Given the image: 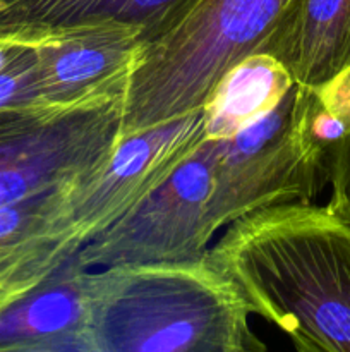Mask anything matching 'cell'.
<instances>
[{"instance_id":"6da1fadb","label":"cell","mask_w":350,"mask_h":352,"mask_svg":"<svg viewBox=\"0 0 350 352\" xmlns=\"http://www.w3.org/2000/svg\"><path fill=\"white\" fill-rule=\"evenodd\" d=\"M250 315L302 352H350V220L287 203L235 220L208 251Z\"/></svg>"},{"instance_id":"7a4b0ae2","label":"cell","mask_w":350,"mask_h":352,"mask_svg":"<svg viewBox=\"0 0 350 352\" xmlns=\"http://www.w3.org/2000/svg\"><path fill=\"white\" fill-rule=\"evenodd\" d=\"M91 352H263L233 282L199 260L89 268Z\"/></svg>"},{"instance_id":"3957f363","label":"cell","mask_w":350,"mask_h":352,"mask_svg":"<svg viewBox=\"0 0 350 352\" xmlns=\"http://www.w3.org/2000/svg\"><path fill=\"white\" fill-rule=\"evenodd\" d=\"M288 0H198L146 41L122 100V138L209 107L229 76L254 57Z\"/></svg>"},{"instance_id":"277c9868","label":"cell","mask_w":350,"mask_h":352,"mask_svg":"<svg viewBox=\"0 0 350 352\" xmlns=\"http://www.w3.org/2000/svg\"><path fill=\"white\" fill-rule=\"evenodd\" d=\"M309 96L292 82L270 109L220 138L208 205L216 230L257 210L312 203L329 184L333 160L309 129Z\"/></svg>"},{"instance_id":"5b68a950","label":"cell","mask_w":350,"mask_h":352,"mask_svg":"<svg viewBox=\"0 0 350 352\" xmlns=\"http://www.w3.org/2000/svg\"><path fill=\"white\" fill-rule=\"evenodd\" d=\"M122 141V98L0 112V206L89 181Z\"/></svg>"},{"instance_id":"8992f818","label":"cell","mask_w":350,"mask_h":352,"mask_svg":"<svg viewBox=\"0 0 350 352\" xmlns=\"http://www.w3.org/2000/svg\"><path fill=\"white\" fill-rule=\"evenodd\" d=\"M220 138L208 136L143 203L78 251L86 268L199 260L218 230L209 219Z\"/></svg>"},{"instance_id":"52a82bcc","label":"cell","mask_w":350,"mask_h":352,"mask_svg":"<svg viewBox=\"0 0 350 352\" xmlns=\"http://www.w3.org/2000/svg\"><path fill=\"white\" fill-rule=\"evenodd\" d=\"M208 107L124 136L105 170L57 192L58 219L78 250L132 212L206 138Z\"/></svg>"},{"instance_id":"ba28073f","label":"cell","mask_w":350,"mask_h":352,"mask_svg":"<svg viewBox=\"0 0 350 352\" xmlns=\"http://www.w3.org/2000/svg\"><path fill=\"white\" fill-rule=\"evenodd\" d=\"M144 45L134 28H84L33 45L41 100L54 105L122 98Z\"/></svg>"},{"instance_id":"9c48e42d","label":"cell","mask_w":350,"mask_h":352,"mask_svg":"<svg viewBox=\"0 0 350 352\" xmlns=\"http://www.w3.org/2000/svg\"><path fill=\"white\" fill-rule=\"evenodd\" d=\"M198 0H0V43L38 45L84 28L127 26L146 41L177 24Z\"/></svg>"},{"instance_id":"30bf717a","label":"cell","mask_w":350,"mask_h":352,"mask_svg":"<svg viewBox=\"0 0 350 352\" xmlns=\"http://www.w3.org/2000/svg\"><path fill=\"white\" fill-rule=\"evenodd\" d=\"M256 55L295 85H326L350 67V0H288Z\"/></svg>"},{"instance_id":"8fae6325","label":"cell","mask_w":350,"mask_h":352,"mask_svg":"<svg viewBox=\"0 0 350 352\" xmlns=\"http://www.w3.org/2000/svg\"><path fill=\"white\" fill-rule=\"evenodd\" d=\"M88 270L74 254L43 284L0 309V351L91 352Z\"/></svg>"},{"instance_id":"7c38bea8","label":"cell","mask_w":350,"mask_h":352,"mask_svg":"<svg viewBox=\"0 0 350 352\" xmlns=\"http://www.w3.org/2000/svg\"><path fill=\"white\" fill-rule=\"evenodd\" d=\"M290 79L266 57H250L229 76L208 107L206 134L226 138L270 109L290 86Z\"/></svg>"},{"instance_id":"4fadbf2b","label":"cell","mask_w":350,"mask_h":352,"mask_svg":"<svg viewBox=\"0 0 350 352\" xmlns=\"http://www.w3.org/2000/svg\"><path fill=\"white\" fill-rule=\"evenodd\" d=\"M329 184H331V198L328 205L338 215L350 220V134L336 151Z\"/></svg>"}]
</instances>
